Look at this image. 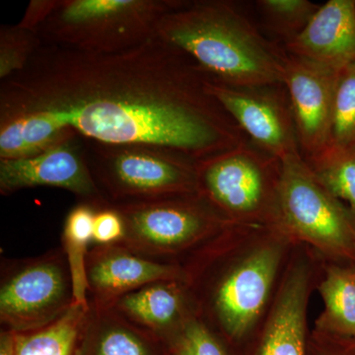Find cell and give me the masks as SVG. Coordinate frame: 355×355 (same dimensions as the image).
<instances>
[{"label": "cell", "instance_id": "1", "mask_svg": "<svg viewBox=\"0 0 355 355\" xmlns=\"http://www.w3.org/2000/svg\"><path fill=\"white\" fill-rule=\"evenodd\" d=\"M207 74L157 38L114 53L44 44L0 84V116L40 114L84 139L165 148L193 160L246 135L205 88Z\"/></svg>", "mask_w": 355, "mask_h": 355}, {"label": "cell", "instance_id": "2", "mask_svg": "<svg viewBox=\"0 0 355 355\" xmlns=\"http://www.w3.org/2000/svg\"><path fill=\"white\" fill-rule=\"evenodd\" d=\"M156 37L184 51L210 78L236 86L284 84L287 53L234 2L183 0Z\"/></svg>", "mask_w": 355, "mask_h": 355}, {"label": "cell", "instance_id": "3", "mask_svg": "<svg viewBox=\"0 0 355 355\" xmlns=\"http://www.w3.org/2000/svg\"><path fill=\"white\" fill-rule=\"evenodd\" d=\"M284 247L268 243L228 268L198 250L181 263L195 314L227 342H239L265 307Z\"/></svg>", "mask_w": 355, "mask_h": 355}, {"label": "cell", "instance_id": "4", "mask_svg": "<svg viewBox=\"0 0 355 355\" xmlns=\"http://www.w3.org/2000/svg\"><path fill=\"white\" fill-rule=\"evenodd\" d=\"M183 0H57L40 27L44 44L89 53H119L156 37L159 22Z\"/></svg>", "mask_w": 355, "mask_h": 355}, {"label": "cell", "instance_id": "5", "mask_svg": "<svg viewBox=\"0 0 355 355\" xmlns=\"http://www.w3.org/2000/svg\"><path fill=\"white\" fill-rule=\"evenodd\" d=\"M110 205L125 223L121 244L161 263L181 265L232 224L198 193Z\"/></svg>", "mask_w": 355, "mask_h": 355}, {"label": "cell", "instance_id": "6", "mask_svg": "<svg viewBox=\"0 0 355 355\" xmlns=\"http://www.w3.org/2000/svg\"><path fill=\"white\" fill-rule=\"evenodd\" d=\"M83 139L89 169L109 205L198 193L193 159L159 147Z\"/></svg>", "mask_w": 355, "mask_h": 355}, {"label": "cell", "instance_id": "7", "mask_svg": "<svg viewBox=\"0 0 355 355\" xmlns=\"http://www.w3.org/2000/svg\"><path fill=\"white\" fill-rule=\"evenodd\" d=\"M280 162L277 214L270 227L355 265V219L349 207L320 183L301 153Z\"/></svg>", "mask_w": 355, "mask_h": 355}, {"label": "cell", "instance_id": "8", "mask_svg": "<svg viewBox=\"0 0 355 355\" xmlns=\"http://www.w3.org/2000/svg\"><path fill=\"white\" fill-rule=\"evenodd\" d=\"M280 168L279 159L247 139L197 161L198 193L230 223L272 226Z\"/></svg>", "mask_w": 355, "mask_h": 355}, {"label": "cell", "instance_id": "9", "mask_svg": "<svg viewBox=\"0 0 355 355\" xmlns=\"http://www.w3.org/2000/svg\"><path fill=\"white\" fill-rule=\"evenodd\" d=\"M73 286L62 247L41 256L1 260V329L27 333L57 321L73 306Z\"/></svg>", "mask_w": 355, "mask_h": 355}, {"label": "cell", "instance_id": "10", "mask_svg": "<svg viewBox=\"0 0 355 355\" xmlns=\"http://www.w3.org/2000/svg\"><path fill=\"white\" fill-rule=\"evenodd\" d=\"M205 88L254 146L280 161L301 153L284 84L236 86L207 76Z\"/></svg>", "mask_w": 355, "mask_h": 355}, {"label": "cell", "instance_id": "11", "mask_svg": "<svg viewBox=\"0 0 355 355\" xmlns=\"http://www.w3.org/2000/svg\"><path fill=\"white\" fill-rule=\"evenodd\" d=\"M49 187L76 196L96 209L109 205L98 189L86 160L83 139L73 135L33 157L0 159V193Z\"/></svg>", "mask_w": 355, "mask_h": 355}, {"label": "cell", "instance_id": "12", "mask_svg": "<svg viewBox=\"0 0 355 355\" xmlns=\"http://www.w3.org/2000/svg\"><path fill=\"white\" fill-rule=\"evenodd\" d=\"M338 73L340 70L287 53L284 84L306 162L319 157L330 144Z\"/></svg>", "mask_w": 355, "mask_h": 355}, {"label": "cell", "instance_id": "13", "mask_svg": "<svg viewBox=\"0 0 355 355\" xmlns=\"http://www.w3.org/2000/svg\"><path fill=\"white\" fill-rule=\"evenodd\" d=\"M89 303L108 306L160 280H184L183 268L146 258L123 244L95 245L86 259Z\"/></svg>", "mask_w": 355, "mask_h": 355}, {"label": "cell", "instance_id": "14", "mask_svg": "<svg viewBox=\"0 0 355 355\" xmlns=\"http://www.w3.org/2000/svg\"><path fill=\"white\" fill-rule=\"evenodd\" d=\"M288 55L340 70L355 62V0H329L284 46Z\"/></svg>", "mask_w": 355, "mask_h": 355}, {"label": "cell", "instance_id": "15", "mask_svg": "<svg viewBox=\"0 0 355 355\" xmlns=\"http://www.w3.org/2000/svg\"><path fill=\"white\" fill-rule=\"evenodd\" d=\"M112 308L137 328L165 343L195 314L188 287L183 280H160L121 296Z\"/></svg>", "mask_w": 355, "mask_h": 355}, {"label": "cell", "instance_id": "16", "mask_svg": "<svg viewBox=\"0 0 355 355\" xmlns=\"http://www.w3.org/2000/svg\"><path fill=\"white\" fill-rule=\"evenodd\" d=\"M309 279V270L303 263L287 273L254 355H307Z\"/></svg>", "mask_w": 355, "mask_h": 355}, {"label": "cell", "instance_id": "17", "mask_svg": "<svg viewBox=\"0 0 355 355\" xmlns=\"http://www.w3.org/2000/svg\"><path fill=\"white\" fill-rule=\"evenodd\" d=\"M89 304L77 355H169L164 343L112 308Z\"/></svg>", "mask_w": 355, "mask_h": 355}, {"label": "cell", "instance_id": "18", "mask_svg": "<svg viewBox=\"0 0 355 355\" xmlns=\"http://www.w3.org/2000/svg\"><path fill=\"white\" fill-rule=\"evenodd\" d=\"M76 135L44 114L0 116V159L33 157Z\"/></svg>", "mask_w": 355, "mask_h": 355}, {"label": "cell", "instance_id": "19", "mask_svg": "<svg viewBox=\"0 0 355 355\" xmlns=\"http://www.w3.org/2000/svg\"><path fill=\"white\" fill-rule=\"evenodd\" d=\"M324 309L317 320L319 335L355 338V265L331 266L319 287Z\"/></svg>", "mask_w": 355, "mask_h": 355}, {"label": "cell", "instance_id": "20", "mask_svg": "<svg viewBox=\"0 0 355 355\" xmlns=\"http://www.w3.org/2000/svg\"><path fill=\"white\" fill-rule=\"evenodd\" d=\"M89 309L73 305L44 328L17 333L16 355H77Z\"/></svg>", "mask_w": 355, "mask_h": 355}, {"label": "cell", "instance_id": "21", "mask_svg": "<svg viewBox=\"0 0 355 355\" xmlns=\"http://www.w3.org/2000/svg\"><path fill=\"white\" fill-rule=\"evenodd\" d=\"M97 209L89 203L79 202L67 214L62 234V247L71 273L73 305L86 308L90 307L86 259L89 245L93 242V222Z\"/></svg>", "mask_w": 355, "mask_h": 355}, {"label": "cell", "instance_id": "22", "mask_svg": "<svg viewBox=\"0 0 355 355\" xmlns=\"http://www.w3.org/2000/svg\"><path fill=\"white\" fill-rule=\"evenodd\" d=\"M254 6L261 24L282 46L303 32L320 8L308 0H258Z\"/></svg>", "mask_w": 355, "mask_h": 355}, {"label": "cell", "instance_id": "23", "mask_svg": "<svg viewBox=\"0 0 355 355\" xmlns=\"http://www.w3.org/2000/svg\"><path fill=\"white\" fill-rule=\"evenodd\" d=\"M307 163L320 183L334 197L347 203L355 219V148H328Z\"/></svg>", "mask_w": 355, "mask_h": 355}, {"label": "cell", "instance_id": "24", "mask_svg": "<svg viewBox=\"0 0 355 355\" xmlns=\"http://www.w3.org/2000/svg\"><path fill=\"white\" fill-rule=\"evenodd\" d=\"M328 148H355V62L338 73Z\"/></svg>", "mask_w": 355, "mask_h": 355}, {"label": "cell", "instance_id": "25", "mask_svg": "<svg viewBox=\"0 0 355 355\" xmlns=\"http://www.w3.org/2000/svg\"><path fill=\"white\" fill-rule=\"evenodd\" d=\"M43 44L38 33L19 25L0 28V79L6 80L22 71Z\"/></svg>", "mask_w": 355, "mask_h": 355}, {"label": "cell", "instance_id": "26", "mask_svg": "<svg viewBox=\"0 0 355 355\" xmlns=\"http://www.w3.org/2000/svg\"><path fill=\"white\" fill-rule=\"evenodd\" d=\"M164 345L169 355H229L220 338L197 315H191Z\"/></svg>", "mask_w": 355, "mask_h": 355}, {"label": "cell", "instance_id": "27", "mask_svg": "<svg viewBox=\"0 0 355 355\" xmlns=\"http://www.w3.org/2000/svg\"><path fill=\"white\" fill-rule=\"evenodd\" d=\"M123 217L112 205L96 210L93 222V243L95 245L121 244L125 238Z\"/></svg>", "mask_w": 355, "mask_h": 355}, {"label": "cell", "instance_id": "28", "mask_svg": "<svg viewBox=\"0 0 355 355\" xmlns=\"http://www.w3.org/2000/svg\"><path fill=\"white\" fill-rule=\"evenodd\" d=\"M313 355H355V338L319 335Z\"/></svg>", "mask_w": 355, "mask_h": 355}, {"label": "cell", "instance_id": "29", "mask_svg": "<svg viewBox=\"0 0 355 355\" xmlns=\"http://www.w3.org/2000/svg\"><path fill=\"white\" fill-rule=\"evenodd\" d=\"M55 3L57 0H32L18 25L30 31L38 33L40 27L55 8Z\"/></svg>", "mask_w": 355, "mask_h": 355}, {"label": "cell", "instance_id": "30", "mask_svg": "<svg viewBox=\"0 0 355 355\" xmlns=\"http://www.w3.org/2000/svg\"><path fill=\"white\" fill-rule=\"evenodd\" d=\"M17 333L6 329L0 331V355H16Z\"/></svg>", "mask_w": 355, "mask_h": 355}]
</instances>
